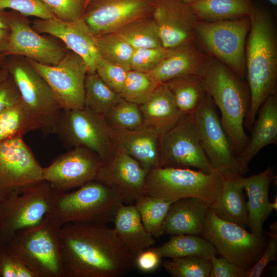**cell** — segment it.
Masks as SVG:
<instances>
[{
    "instance_id": "obj_2",
    "label": "cell",
    "mask_w": 277,
    "mask_h": 277,
    "mask_svg": "<svg viewBox=\"0 0 277 277\" xmlns=\"http://www.w3.org/2000/svg\"><path fill=\"white\" fill-rule=\"evenodd\" d=\"M249 17L245 66L250 103L244 126L250 131L263 103L276 93L277 42L274 26L265 10L254 6Z\"/></svg>"
},
{
    "instance_id": "obj_7",
    "label": "cell",
    "mask_w": 277,
    "mask_h": 277,
    "mask_svg": "<svg viewBox=\"0 0 277 277\" xmlns=\"http://www.w3.org/2000/svg\"><path fill=\"white\" fill-rule=\"evenodd\" d=\"M250 27L249 16L218 21H199L195 38L209 53L240 78L246 77L245 48Z\"/></svg>"
},
{
    "instance_id": "obj_11",
    "label": "cell",
    "mask_w": 277,
    "mask_h": 277,
    "mask_svg": "<svg viewBox=\"0 0 277 277\" xmlns=\"http://www.w3.org/2000/svg\"><path fill=\"white\" fill-rule=\"evenodd\" d=\"M55 133L65 147L87 148L96 153L103 163L115 152L111 129L103 116L85 108L62 109Z\"/></svg>"
},
{
    "instance_id": "obj_21",
    "label": "cell",
    "mask_w": 277,
    "mask_h": 277,
    "mask_svg": "<svg viewBox=\"0 0 277 277\" xmlns=\"http://www.w3.org/2000/svg\"><path fill=\"white\" fill-rule=\"evenodd\" d=\"M115 149L112 157L103 163L95 181L116 191L125 203L130 204L143 194L148 171L130 156Z\"/></svg>"
},
{
    "instance_id": "obj_33",
    "label": "cell",
    "mask_w": 277,
    "mask_h": 277,
    "mask_svg": "<svg viewBox=\"0 0 277 277\" xmlns=\"http://www.w3.org/2000/svg\"><path fill=\"white\" fill-rule=\"evenodd\" d=\"M124 98L110 88L95 72L88 73L84 86V108L103 115Z\"/></svg>"
},
{
    "instance_id": "obj_31",
    "label": "cell",
    "mask_w": 277,
    "mask_h": 277,
    "mask_svg": "<svg viewBox=\"0 0 277 277\" xmlns=\"http://www.w3.org/2000/svg\"><path fill=\"white\" fill-rule=\"evenodd\" d=\"M199 21L212 22L250 16L252 0H197L190 5Z\"/></svg>"
},
{
    "instance_id": "obj_14",
    "label": "cell",
    "mask_w": 277,
    "mask_h": 277,
    "mask_svg": "<svg viewBox=\"0 0 277 277\" xmlns=\"http://www.w3.org/2000/svg\"><path fill=\"white\" fill-rule=\"evenodd\" d=\"M42 169L23 135L0 142V200L42 181Z\"/></svg>"
},
{
    "instance_id": "obj_51",
    "label": "cell",
    "mask_w": 277,
    "mask_h": 277,
    "mask_svg": "<svg viewBox=\"0 0 277 277\" xmlns=\"http://www.w3.org/2000/svg\"><path fill=\"white\" fill-rule=\"evenodd\" d=\"M0 29L9 30L7 12L3 10H0Z\"/></svg>"
},
{
    "instance_id": "obj_44",
    "label": "cell",
    "mask_w": 277,
    "mask_h": 277,
    "mask_svg": "<svg viewBox=\"0 0 277 277\" xmlns=\"http://www.w3.org/2000/svg\"><path fill=\"white\" fill-rule=\"evenodd\" d=\"M10 9L28 17L48 19L55 16L39 0H0V10Z\"/></svg>"
},
{
    "instance_id": "obj_22",
    "label": "cell",
    "mask_w": 277,
    "mask_h": 277,
    "mask_svg": "<svg viewBox=\"0 0 277 277\" xmlns=\"http://www.w3.org/2000/svg\"><path fill=\"white\" fill-rule=\"evenodd\" d=\"M201 50L195 42L173 48L156 67L147 72L157 84L188 75L201 76L210 56Z\"/></svg>"
},
{
    "instance_id": "obj_4",
    "label": "cell",
    "mask_w": 277,
    "mask_h": 277,
    "mask_svg": "<svg viewBox=\"0 0 277 277\" xmlns=\"http://www.w3.org/2000/svg\"><path fill=\"white\" fill-rule=\"evenodd\" d=\"M124 203L118 193L94 180L71 192L53 190L48 213L62 226L68 223L107 225Z\"/></svg>"
},
{
    "instance_id": "obj_37",
    "label": "cell",
    "mask_w": 277,
    "mask_h": 277,
    "mask_svg": "<svg viewBox=\"0 0 277 277\" xmlns=\"http://www.w3.org/2000/svg\"><path fill=\"white\" fill-rule=\"evenodd\" d=\"M96 45L101 57L118 65L128 71L134 48L116 33L95 36Z\"/></svg>"
},
{
    "instance_id": "obj_5",
    "label": "cell",
    "mask_w": 277,
    "mask_h": 277,
    "mask_svg": "<svg viewBox=\"0 0 277 277\" xmlns=\"http://www.w3.org/2000/svg\"><path fill=\"white\" fill-rule=\"evenodd\" d=\"M61 227L48 213L39 224L18 231L8 242L0 245L35 277H65L59 243Z\"/></svg>"
},
{
    "instance_id": "obj_26",
    "label": "cell",
    "mask_w": 277,
    "mask_h": 277,
    "mask_svg": "<svg viewBox=\"0 0 277 277\" xmlns=\"http://www.w3.org/2000/svg\"><path fill=\"white\" fill-rule=\"evenodd\" d=\"M209 206L201 199L188 197L171 203L163 224V234L199 235Z\"/></svg>"
},
{
    "instance_id": "obj_47",
    "label": "cell",
    "mask_w": 277,
    "mask_h": 277,
    "mask_svg": "<svg viewBox=\"0 0 277 277\" xmlns=\"http://www.w3.org/2000/svg\"><path fill=\"white\" fill-rule=\"evenodd\" d=\"M22 101L16 85L12 77L9 74L0 83V113L16 106Z\"/></svg>"
},
{
    "instance_id": "obj_53",
    "label": "cell",
    "mask_w": 277,
    "mask_h": 277,
    "mask_svg": "<svg viewBox=\"0 0 277 277\" xmlns=\"http://www.w3.org/2000/svg\"><path fill=\"white\" fill-rule=\"evenodd\" d=\"M6 57V55H5L3 53L0 52V67H1L4 63Z\"/></svg>"
},
{
    "instance_id": "obj_3",
    "label": "cell",
    "mask_w": 277,
    "mask_h": 277,
    "mask_svg": "<svg viewBox=\"0 0 277 277\" xmlns=\"http://www.w3.org/2000/svg\"><path fill=\"white\" fill-rule=\"evenodd\" d=\"M201 76L221 112V123L236 156L249 141L244 126L250 97L248 86L229 68L211 56Z\"/></svg>"
},
{
    "instance_id": "obj_40",
    "label": "cell",
    "mask_w": 277,
    "mask_h": 277,
    "mask_svg": "<svg viewBox=\"0 0 277 277\" xmlns=\"http://www.w3.org/2000/svg\"><path fill=\"white\" fill-rule=\"evenodd\" d=\"M163 265L172 277H209L212 267L210 260L197 256L173 258Z\"/></svg>"
},
{
    "instance_id": "obj_1",
    "label": "cell",
    "mask_w": 277,
    "mask_h": 277,
    "mask_svg": "<svg viewBox=\"0 0 277 277\" xmlns=\"http://www.w3.org/2000/svg\"><path fill=\"white\" fill-rule=\"evenodd\" d=\"M65 277H122L134 258L107 225L68 223L59 232Z\"/></svg>"
},
{
    "instance_id": "obj_41",
    "label": "cell",
    "mask_w": 277,
    "mask_h": 277,
    "mask_svg": "<svg viewBox=\"0 0 277 277\" xmlns=\"http://www.w3.org/2000/svg\"><path fill=\"white\" fill-rule=\"evenodd\" d=\"M172 49L164 47L134 49L130 62L131 70L147 73L168 56Z\"/></svg>"
},
{
    "instance_id": "obj_55",
    "label": "cell",
    "mask_w": 277,
    "mask_h": 277,
    "mask_svg": "<svg viewBox=\"0 0 277 277\" xmlns=\"http://www.w3.org/2000/svg\"><path fill=\"white\" fill-rule=\"evenodd\" d=\"M269 2L271 4H272L273 5H277V0H266Z\"/></svg>"
},
{
    "instance_id": "obj_25",
    "label": "cell",
    "mask_w": 277,
    "mask_h": 277,
    "mask_svg": "<svg viewBox=\"0 0 277 277\" xmlns=\"http://www.w3.org/2000/svg\"><path fill=\"white\" fill-rule=\"evenodd\" d=\"M259 111V116L250 130L251 137L243 151L236 156L245 174L249 170L250 162L261 149L277 143V94L269 96Z\"/></svg>"
},
{
    "instance_id": "obj_36",
    "label": "cell",
    "mask_w": 277,
    "mask_h": 277,
    "mask_svg": "<svg viewBox=\"0 0 277 277\" xmlns=\"http://www.w3.org/2000/svg\"><path fill=\"white\" fill-rule=\"evenodd\" d=\"M171 202L142 194L135 201V206L146 229L154 237L163 234V224Z\"/></svg>"
},
{
    "instance_id": "obj_29",
    "label": "cell",
    "mask_w": 277,
    "mask_h": 277,
    "mask_svg": "<svg viewBox=\"0 0 277 277\" xmlns=\"http://www.w3.org/2000/svg\"><path fill=\"white\" fill-rule=\"evenodd\" d=\"M241 176L224 179L221 195L209 209L220 218L246 228L248 226V215Z\"/></svg>"
},
{
    "instance_id": "obj_16",
    "label": "cell",
    "mask_w": 277,
    "mask_h": 277,
    "mask_svg": "<svg viewBox=\"0 0 277 277\" xmlns=\"http://www.w3.org/2000/svg\"><path fill=\"white\" fill-rule=\"evenodd\" d=\"M10 31L5 55H18L48 65H56L69 50L60 39L35 30L25 16L6 12Z\"/></svg>"
},
{
    "instance_id": "obj_24",
    "label": "cell",
    "mask_w": 277,
    "mask_h": 277,
    "mask_svg": "<svg viewBox=\"0 0 277 277\" xmlns=\"http://www.w3.org/2000/svg\"><path fill=\"white\" fill-rule=\"evenodd\" d=\"M273 168L268 166L264 171L240 180L248 200L246 203L250 232L259 237L264 236L263 225L273 211L269 200V189L274 179Z\"/></svg>"
},
{
    "instance_id": "obj_17",
    "label": "cell",
    "mask_w": 277,
    "mask_h": 277,
    "mask_svg": "<svg viewBox=\"0 0 277 277\" xmlns=\"http://www.w3.org/2000/svg\"><path fill=\"white\" fill-rule=\"evenodd\" d=\"M103 163L96 153L87 148H70L43 167L42 180L54 191H70L94 181Z\"/></svg>"
},
{
    "instance_id": "obj_34",
    "label": "cell",
    "mask_w": 277,
    "mask_h": 277,
    "mask_svg": "<svg viewBox=\"0 0 277 277\" xmlns=\"http://www.w3.org/2000/svg\"><path fill=\"white\" fill-rule=\"evenodd\" d=\"M41 128L38 118L23 101L0 113V142Z\"/></svg>"
},
{
    "instance_id": "obj_35",
    "label": "cell",
    "mask_w": 277,
    "mask_h": 277,
    "mask_svg": "<svg viewBox=\"0 0 277 277\" xmlns=\"http://www.w3.org/2000/svg\"><path fill=\"white\" fill-rule=\"evenodd\" d=\"M114 33L134 49L163 47L158 27L151 16L130 23Z\"/></svg>"
},
{
    "instance_id": "obj_39",
    "label": "cell",
    "mask_w": 277,
    "mask_h": 277,
    "mask_svg": "<svg viewBox=\"0 0 277 277\" xmlns=\"http://www.w3.org/2000/svg\"><path fill=\"white\" fill-rule=\"evenodd\" d=\"M159 85L147 73L130 70L120 95L124 100L140 105L149 100Z\"/></svg>"
},
{
    "instance_id": "obj_43",
    "label": "cell",
    "mask_w": 277,
    "mask_h": 277,
    "mask_svg": "<svg viewBox=\"0 0 277 277\" xmlns=\"http://www.w3.org/2000/svg\"><path fill=\"white\" fill-rule=\"evenodd\" d=\"M60 19L73 21L82 16L85 4L84 0H39Z\"/></svg>"
},
{
    "instance_id": "obj_12",
    "label": "cell",
    "mask_w": 277,
    "mask_h": 277,
    "mask_svg": "<svg viewBox=\"0 0 277 277\" xmlns=\"http://www.w3.org/2000/svg\"><path fill=\"white\" fill-rule=\"evenodd\" d=\"M194 117L202 147L213 169L224 179H235L245 174L223 128L216 107L208 93Z\"/></svg>"
},
{
    "instance_id": "obj_20",
    "label": "cell",
    "mask_w": 277,
    "mask_h": 277,
    "mask_svg": "<svg viewBox=\"0 0 277 277\" xmlns=\"http://www.w3.org/2000/svg\"><path fill=\"white\" fill-rule=\"evenodd\" d=\"M31 26L39 33L58 38L68 49L80 56L87 65L88 73L95 72L96 64L100 56L95 36L82 18L73 21L55 17L44 19L36 18Z\"/></svg>"
},
{
    "instance_id": "obj_56",
    "label": "cell",
    "mask_w": 277,
    "mask_h": 277,
    "mask_svg": "<svg viewBox=\"0 0 277 277\" xmlns=\"http://www.w3.org/2000/svg\"><path fill=\"white\" fill-rule=\"evenodd\" d=\"M90 0H84L85 4V7L87 5V4L90 2Z\"/></svg>"
},
{
    "instance_id": "obj_50",
    "label": "cell",
    "mask_w": 277,
    "mask_h": 277,
    "mask_svg": "<svg viewBox=\"0 0 277 277\" xmlns=\"http://www.w3.org/2000/svg\"><path fill=\"white\" fill-rule=\"evenodd\" d=\"M9 36V30L0 29V52L4 54L8 47Z\"/></svg>"
},
{
    "instance_id": "obj_52",
    "label": "cell",
    "mask_w": 277,
    "mask_h": 277,
    "mask_svg": "<svg viewBox=\"0 0 277 277\" xmlns=\"http://www.w3.org/2000/svg\"><path fill=\"white\" fill-rule=\"evenodd\" d=\"M9 73L7 70L3 68L0 67V83L4 81L8 76Z\"/></svg>"
},
{
    "instance_id": "obj_6",
    "label": "cell",
    "mask_w": 277,
    "mask_h": 277,
    "mask_svg": "<svg viewBox=\"0 0 277 277\" xmlns=\"http://www.w3.org/2000/svg\"><path fill=\"white\" fill-rule=\"evenodd\" d=\"M224 179L216 171L205 173L189 168L159 167L147 175L143 194L173 203L194 197L210 207L220 197Z\"/></svg>"
},
{
    "instance_id": "obj_48",
    "label": "cell",
    "mask_w": 277,
    "mask_h": 277,
    "mask_svg": "<svg viewBox=\"0 0 277 277\" xmlns=\"http://www.w3.org/2000/svg\"><path fill=\"white\" fill-rule=\"evenodd\" d=\"M209 277H245V269L230 262L223 257L212 255Z\"/></svg>"
},
{
    "instance_id": "obj_38",
    "label": "cell",
    "mask_w": 277,
    "mask_h": 277,
    "mask_svg": "<svg viewBox=\"0 0 277 277\" xmlns=\"http://www.w3.org/2000/svg\"><path fill=\"white\" fill-rule=\"evenodd\" d=\"M109 127L116 131H131L143 127L140 105L123 100L103 115Z\"/></svg>"
},
{
    "instance_id": "obj_23",
    "label": "cell",
    "mask_w": 277,
    "mask_h": 277,
    "mask_svg": "<svg viewBox=\"0 0 277 277\" xmlns=\"http://www.w3.org/2000/svg\"><path fill=\"white\" fill-rule=\"evenodd\" d=\"M115 149L126 153L148 172L161 167L160 136L156 132L142 127L131 131L111 129Z\"/></svg>"
},
{
    "instance_id": "obj_27",
    "label": "cell",
    "mask_w": 277,
    "mask_h": 277,
    "mask_svg": "<svg viewBox=\"0 0 277 277\" xmlns=\"http://www.w3.org/2000/svg\"><path fill=\"white\" fill-rule=\"evenodd\" d=\"M143 127L159 135L173 127L183 116L165 83L160 84L149 100L140 105Z\"/></svg>"
},
{
    "instance_id": "obj_15",
    "label": "cell",
    "mask_w": 277,
    "mask_h": 277,
    "mask_svg": "<svg viewBox=\"0 0 277 277\" xmlns=\"http://www.w3.org/2000/svg\"><path fill=\"white\" fill-rule=\"evenodd\" d=\"M27 59L46 82L62 109L84 108V86L88 68L80 56L69 50L56 65Z\"/></svg>"
},
{
    "instance_id": "obj_28",
    "label": "cell",
    "mask_w": 277,
    "mask_h": 277,
    "mask_svg": "<svg viewBox=\"0 0 277 277\" xmlns=\"http://www.w3.org/2000/svg\"><path fill=\"white\" fill-rule=\"evenodd\" d=\"M113 222L117 236L134 259L139 253L155 243L154 236L144 226L134 205H122Z\"/></svg>"
},
{
    "instance_id": "obj_18",
    "label": "cell",
    "mask_w": 277,
    "mask_h": 277,
    "mask_svg": "<svg viewBox=\"0 0 277 277\" xmlns=\"http://www.w3.org/2000/svg\"><path fill=\"white\" fill-rule=\"evenodd\" d=\"M152 0H90L82 18L94 36L114 33L127 24L151 16Z\"/></svg>"
},
{
    "instance_id": "obj_8",
    "label": "cell",
    "mask_w": 277,
    "mask_h": 277,
    "mask_svg": "<svg viewBox=\"0 0 277 277\" xmlns=\"http://www.w3.org/2000/svg\"><path fill=\"white\" fill-rule=\"evenodd\" d=\"M2 67L13 78L22 101L39 120L42 131L55 133L62 108L45 80L22 56H7Z\"/></svg>"
},
{
    "instance_id": "obj_9",
    "label": "cell",
    "mask_w": 277,
    "mask_h": 277,
    "mask_svg": "<svg viewBox=\"0 0 277 277\" xmlns=\"http://www.w3.org/2000/svg\"><path fill=\"white\" fill-rule=\"evenodd\" d=\"M200 235L214 246L217 254L245 270L257 262L267 244L264 236L220 218L209 208Z\"/></svg>"
},
{
    "instance_id": "obj_46",
    "label": "cell",
    "mask_w": 277,
    "mask_h": 277,
    "mask_svg": "<svg viewBox=\"0 0 277 277\" xmlns=\"http://www.w3.org/2000/svg\"><path fill=\"white\" fill-rule=\"evenodd\" d=\"M271 228L273 231L268 233L269 236L267 246L257 262L250 268L246 270L245 277H259L267 265L275 261L277 254V234L276 225Z\"/></svg>"
},
{
    "instance_id": "obj_32",
    "label": "cell",
    "mask_w": 277,
    "mask_h": 277,
    "mask_svg": "<svg viewBox=\"0 0 277 277\" xmlns=\"http://www.w3.org/2000/svg\"><path fill=\"white\" fill-rule=\"evenodd\" d=\"M160 256L170 259L186 256H197L208 260L217 252L209 242L190 234L171 235L170 239L161 246L155 247Z\"/></svg>"
},
{
    "instance_id": "obj_45",
    "label": "cell",
    "mask_w": 277,
    "mask_h": 277,
    "mask_svg": "<svg viewBox=\"0 0 277 277\" xmlns=\"http://www.w3.org/2000/svg\"><path fill=\"white\" fill-rule=\"evenodd\" d=\"M0 277H35L18 258L0 245Z\"/></svg>"
},
{
    "instance_id": "obj_54",
    "label": "cell",
    "mask_w": 277,
    "mask_h": 277,
    "mask_svg": "<svg viewBox=\"0 0 277 277\" xmlns=\"http://www.w3.org/2000/svg\"><path fill=\"white\" fill-rule=\"evenodd\" d=\"M182 1H184L185 3L190 5L194 3L195 2L197 1V0H182Z\"/></svg>"
},
{
    "instance_id": "obj_10",
    "label": "cell",
    "mask_w": 277,
    "mask_h": 277,
    "mask_svg": "<svg viewBox=\"0 0 277 277\" xmlns=\"http://www.w3.org/2000/svg\"><path fill=\"white\" fill-rule=\"evenodd\" d=\"M53 189L42 180L22 192L0 200V244L17 232L39 224L49 213Z\"/></svg>"
},
{
    "instance_id": "obj_13",
    "label": "cell",
    "mask_w": 277,
    "mask_h": 277,
    "mask_svg": "<svg viewBox=\"0 0 277 277\" xmlns=\"http://www.w3.org/2000/svg\"><path fill=\"white\" fill-rule=\"evenodd\" d=\"M161 167L214 171L202 147L194 114H185L173 127L160 135Z\"/></svg>"
},
{
    "instance_id": "obj_49",
    "label": "cell",
    "mask_w": 277,
    "mask_h": 277,
    "mask_svg": "<svg viewBox=\"0 0 277 277\" xmlns=\"http://www.w3.org/2000/svg\"><path fill=\"white\" fill-rule=\"evenodd\" d=\"M161 258L155 247H149L136 256L134 266L143 272H151L158 267Z\"/></svg>"
},
{
    "instance_id": "obj_30",
    "label": "cell",
    "mask_w": 277,
    "mask_h": 277,
    "mask_svg": "<svg viewBox=\"0 0 277 277\" xmlns=\"http://www.w3.org/2000/svg\"><path fill=\"white\" fill-rule=\"evenodd\" d=\"M164 83L171 92L178 109L184 115L195 114L208 93L199 75L183 76Z\"/></svg>"
},
{
    "instance_id": "obj_42",
    "label": "cell",
    "mask_w": 277,
    "mask_h": 277,
    "mask_svg": "<svg viewBox=\"0 0 277 277\" xmlns=\"http://www.w3.org/2000/svg\"><path fill=\"white\" fill-rule=\"evenodd\" d=\"M123 67L100 57L95 72L102 80L112 90L120 94L128 72Z\"/></svg>"
},
{
    "instance_id": "obj_19",
    "label": "cell",
    "mask_w": 277,
    "mask_h": 277,
    "mask_svg": "<svg viewBox=\"0 0 277 277\" xmlns=\"http://www.w3.org/2000/svg\"><path fill=\"white\" fill-rule=\"evenodd\" d=\"M151 17L163 47L174 48L195 42L199 20L191 6L182 0H152Z\"/></svg>"
}]
</instances>
